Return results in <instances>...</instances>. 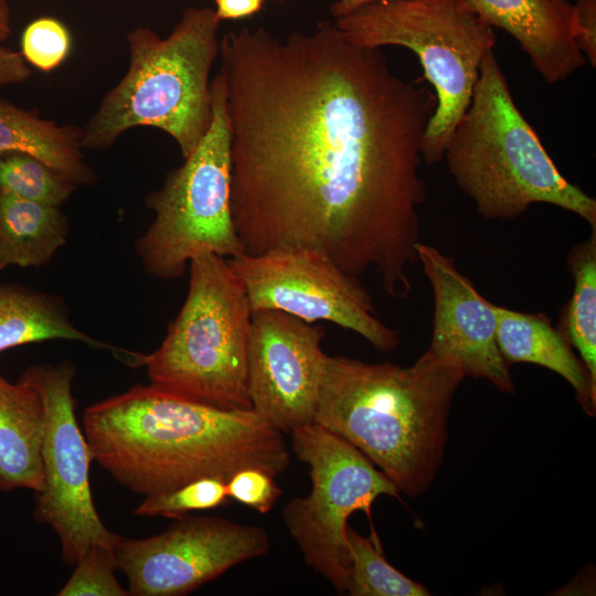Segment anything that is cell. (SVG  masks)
<instances>
[{
  "label": "cell",
  "mask_w": 596,
  "mask_h": 596,
  "mask_svg": "<svg viewBox=\"0 0 596 596\" xmlns=\"http://www.w3.org/2000/svg\"><path fill=\"white\" fill-rule=\"evenodd\" d=\"M231 128V206L247 254L307 247L374 272L404 299L426 199L422 146L436 98L329 20L280 39H220Z\"/></svg>",
  "instance_id": "obj_1"
},
{
  "label": "cell",
  "mask_w": 596,
  "mask_h": 596,
  "mask_svg": "<svg viewBox=\"0 0 596 596\" xmlns=\"http://www.w3.org/2000/svg\"><path fill=\"white\" fill-rule=\"evenodd\" d=\"M92 460L143 497L200 478L227 481L244 468L273 477L290 454L283 432L253 409H223L152 384L135 385L83 413Z\"/></svg>",
  "instance_id": "obj_2"
},
{
  "label": "cell",
  "mask_w": 596,
  "mask_h": 596,
  "mask_svg": "<svg viewBox=\"0 0 596 596\" xmlns=\"http://www.w3.org/2000/svg\"><path fill=\"white\" fill-rule=\"evenodd\" d=\"M465 377L428 350L406 368L327 355L313 423L356 447L400 492L418 497L441 466Z\"/></svg>",
  "instance_id": "obj_3"
},
{
  "label": "cell",
  "mask_w": 596,
  "mask_h": 596,
  "mask_svg": "<svg viewBox=\"0 0 596 596\" xmlns=\"http://www.w3.org/2000/svg\"><path fill=\"white\" fill-rule=\"evenodd\" d=\"M444 159L486 220L511 221L535 203L570 211L596 228V200L566 180L518 108L493 50L486 53L472 98Z\"/></svg>",
  "instance_id": "obj_4"
},
{
  "label": "cell",
  "mask_w": 596,
  "mask_h": 596,
  "mask_svg": "<svg viewBox=\"0 0 596 596\" xmlns=\"http://www.w3.org/2000/svg\"><path fill=\"white\" fill-rule=\"evenodd\" d=\"M221 22L214 9L188 8L167 38L131 30L128 71L82 128L83 149L106 150L125 131L147 126L167 132L188 158L212 121L210 73Z\"/></svg>",
  "instance_id": "obj_5"
},
{
  "label": "cell",
  "mask_w": 596,
  "mask_h": 596,
  "mask_svg": "<svg viewBox=\"0 0 596 596\" xmlns=\"http://www.w3.org/2000/svg\"><path fill=\"white\" fill-rule=\"evenodd\" d=\"M188 295L160 347L135 352L150 384L223 409H252L248 340L252 309L225 257L204 254L189 263Z\"/></svg>",
  "instance_id": "obj_6"
},
{
  "label": "cell",
  "mask_w": 596,
  "mask_h": 596,
  "mask_svg": "<svg viewBox=\"0 0 596 596\" xmlns=\"http://www.w3.org/2000/svg\"><path fill=\"white\" fill-rule=\"evenodd\" d=\"M333 23L358 46L395 45L417 55L436 98L423 139V161L435 164L443 160L447 142L470 105L481 62L496 45L493 29L464 0H379Z\"/></svg>",
  "instance_id": "obj_7"
},
{
  "label": "cell",
  "mask_w": 596,
  "mask_h": 596,
  "mask_svg": "<svg viewBox=\"0 0 596 596\" xmlns=\"http://www.w3.org/2000/svg\"><path fill=\"white\" fill-rule=\"evenodd\" d=\"M210 91L209 130L146 199L155 220L137 240L136 251L146 272L160 279L180 277L200 255L231 258L246 253L232 215L231 128L221 73L211 81Z\"/></svg>",
  "instance_id": "obj_8"
},
{
  "label": "cell",
  "mask_w": 596,
  "mask_h": 596,
  "mask_svg": "<svg viewBox=\"0 0 596 596\" xmlns=\"http://www.w3.org/2000/svg\"><path fill=\"white\" fill-rule=\"evenodd\" d=\"M299 460L310 467L311 491L289 500L284 523L307 566L323 576L339 593L350 584L349 517L371 507L380 496L398 498L400 490L356 447L316 424L290 433Z\"/></svg>",
  "instance_id": "obj_9"
},
{
  "label": "cell",
  "mask_w": 596,
  "mask_h": 596,
  "mask_svg": "<svg viewBox=\"0 0 596 596\" xmlns=\"http://www.w3.org/2000/svg\"><path fill=\"white\" fill-rule=\"evenodd\" d=\"M75 366L70 361L29 366L20 380L40 394L44 407L42 465L44 483L35 493L34 519L61 542L62 561L74 566L92 546L114 551L120 535L105 526L89 485L92 456L75 413Z\"/></svg>",
  "instance_id": "obj_10"
},
{
  "label": "cell",
  "mask_w": 596,
  "mask_h": 596,
  "mask_svg": "<svg viewBox=\"0 0 596 596\" xmlns=\"http://www.w3.org/2000/svg\"><path fill=\"white\" fill-rule=\"evenodd\" d=\"M252 311L274 309L307 322L326 320L354 331L383 353L400 344L398 332L375 315L373 298L358 277L307 247H275L226 258Z\"/></svg>",
  "instance_id": "obj_11"
},
{
  "label": "cell",
  "mask_w": 596,
  "mask_h": 596,
  "mask_svg": "<svg viewBox=\"0 0 596 596\" xmlns=\"http://www.w3.org/2000/svg\"><path fill=\"white\" fill-rule=\"evenodd\" d=\"M269 550L270 539L262 526L185 515L152 536H120L114 555L129 595L184 596Z\"/></svg>",
  "instance_id": "obj_12"
},
{
  "label": "cell",
  "mask_w": 596,
  "mask_h": 596,
  "mask_svg": "<svg viewBox=\"0 0 596 596\" xmlns=\"http://www.w3.org/2000/svg\"><path fill=\"white\" fill-rule=\"evenodd\" d=\"M322 326L284 311H252L248 393L252 409L290 433L313 423L327 354Z\"/></svg>",
  "instance_id": "obj_13"
},
{
  "label": "cell",
  "mask_w": 596,
  "mask_h": 596,
  "mask_svg": "<svg viewBox=\"0 0 596 596\" xmlns=\"http://www.w3.org/2000/svg\"><path fill=\"white\" fill-rule=\"evenodd\" d=\"M416 255L434 295L428 351L459 366L465 376L488 380L499 391L513 394V377L497 342L493 304L459 272L453 257L421 242Z\"/></svg>",
  "instance_id": "obj_14"
},
{
  "label": "cell",
  "mask_w": 596,
  "mask_h": 596,
  "mask_svg": "<svg viewBox=\"0 0 596 596\" xmlns=\"http://www.w3.org/2000/svg\"><path fill=\"white\" fill-rule=\"evenodd\" d=\"M491 29L508 32L547 84L565 81L586 60L573 35L570 0H464Z\"/></svg>",
  "instance_id": "obj_15"
},
{
  "label": "cell",
  "mask_w": 596,
  "mask_h": 596,
  "mask_svg": "<svg viewBox=\"0 0 596 596\" xmlns=\"http://www.w3.org/2000/svg\"><path fill=\"white\" fill-rule=\"evenodd\" d=\"M499 350L511 363H532L546 368L570 383L576 400L589 416L596 413V389L573 352V348L550 319L541 313H525L493 305Z\"/></svg>",
  "instance_id": "obj_16"
},
{
  "label": "cell",
  "mask_w": 596,
  "mask_h": 596,
  "mask_svg": "<svg viewBox=\"0 0 596 596\" xmlns=\"http://www.w3.org/2000/svg\"><path fill=\"white\" fill-rule=\"evenodd\" d=\"M43 402L35 389L0 373V492L28 489L40 492Z\"/></svg>",
  "instance_id": "obj_17"
},
{
  "label": "cell",
  "mask_w": 596,
  "mask_h": 596,
  "mask_svg": "<svg viewBox=\"0 0 596 596\" xmlns=\"http://www.w3.org/2000/svg\"><path fill=\"white\" fill-rule=\"evenodd\" d=\"M82 149V128L58 125L0 98V152L32 155L78 185L92 184L96 175Z\"/></svg>",
  "instance_id": "obj_18"
},
{
  "label": "cell",
  "mask_w": 596,
  "mask_h": 596,
  "mask_svg": "<svg viewBox=\"0 0 596 596\" xmlns=\"http://www.w3.org/2000/svg\"><path fill=\"white\" fill-rule=\"evenodd\" d=\"M72 340L130 356L132 352L92 338L70 321L57 297L15 285H0V353L47 340Z\"/></svg>",
  "instance_id": "obj_19"
},
{
  "label": "cell",
  "mask_w": 596,
  "mask_h": 596,
  "mask_svg": "<svg viewBox=\"0 0 596 596\" xmlns=\"http://www.w3.org/2000/svg\"><path fill=\"white\" fill-rule=\"evenodd\" d=\"M67 236L60 206L0 194V269L46 265Z\"/></svg>",
  "instance_id": "obj_20"
},
{
  "label": "cell",
  "mask_w": 596,
  "mask_h": 596,
  "mask_svg": "<svg viewBox=\"0 0 596 596\" xmlns=\"http://www.w3.org/2000/svg\"><path fill=\"white\" fill-rule=\"evenodd\" d=\"M574 288L564 306L560 331L579 354L593 387L596 389V228L567 255Z\"/></svg>",
  "instance_id": "obj_21"
},
{
  "label": "cell",
  "mask_w": 596,
  "mask_h": 596,
  "mask_svg": "<svg viewBox=\"0 0 596 596\" xmlns=\"http://www.w3.org/2000/svg\"><path fill=\"white\" fill-rule=\"evenodd\" d=\"M351 555V596H428L429 590L392 566L384 557L376 534L364 538L348 525Z\"/></svg>",
  "instance_id": "obj_22"
},
{
  "label": "cell",
  "mask_w": 596,
  "mask_h": 596,
  "mask_svg": "<svg viewBox=\"0 0 596 596\" xmlns=\"http://www.w3.org/2000/svg\"><path fill=\"white\" fill-rule=\"evenodd\" d=\"M78 184L36 157L0 152V194L61 206Z\"/></svg>",
  "instance_id": "obj_23"
},
{
  "label": "cell",
  "mask_w": 596,
  "mask_h": 596,
  "mask_svg": "<svg viewBox=\"0 0 596 596\" xmlns=\"http://www.w3.org/2000/svg\"><path fill=\"white\" fill-rule=\"evenodd\" d=\"M226 482L217 478H200L174 490L145 497L134 513L140 517L181 519L189 512L210 510L228 501Z\"/></svg>",
  "instance_id": "obj_24"
},
{
  "label": "cell",
  "mask_w": 596,
  "mask_h": 596,
  "mask_svg": "<svg viewBox=\"0 0 596 596\" xmlns=\"http://www.w3.org/2000/svg\"><path fill=\"white\" fill-rule=\"evenodd\" d=\"M68 581L58 596H128L129 592L118 582L114 551L92 545L74 565Z\"/></svg>",
  "instance_id": "obj_25"
},
{
  "label": "cell",
  "mask_w": 596,
  "mask_h": 596,
  "mask_svg": "<svg viewBox=\"0 0 596 596\" xmlns=\"http://www.w3.org/2000/svg\"><path fill=\"white\" fill-rule=\"evenodd\" d=\"M21 47L26 63L49 73L67 58L72 49V36L60 20L42 17L30 22L24 29Z\"/></svg>",
  "instance_id": "obj_26"
},
{
  "label": "cell",
  "mask_w": 596,
  "mask_h": 596,
  "mask_svg": "<svg viewBox=\"0 0 596 596\" xmlns=\"http://www.w3.org/2000/svg\"><path fill=\"white\" fill-rule=\"evenodd\" d=\"M274 478L258 468L241 469L226 481L227 496L258 513H268L283 494Z\"/></svg>",
  "instance_id": "obj_27"
},
{
  "label": "cell",
  "mask_w": 596,
  "mask_h": 596,
  "mask_svg": "<svg viewBox=\"0 0 596 596\" xmlns=\"http://www.w3.org/2000/svg\"><path fill=\"white\" fill-rule=\"evenodd\" d=\"M574 41L585 60L596 66V0H576L573 3Z\"/></svg>",
  "instance_id": "obj_28"
},
{
  "label": "cell",
  "mask_w": 596,
  "mask_h": 596,
  "mask_svg": "<svg viewBox=\"0 0 596 596\" xmlns=\"http://www.w3.org/2000/svg\"><path fill=\"white\" fill-rule=\"evenodd\" d=\"M2 42L0 40V87L28 81L31 68L22 53L3 46Z\"/></svg>",
  "instance_id": "obj_29"
},
{
  "label": "cell",
  "mask_w": 596,
  "mask_h": 596,
  "mask_svg": "<svg viewBox=\"0 0 596 596\" xmlns=\"http://www.w3.org/2000/svg\"><path fill=\"white\" fill-rule=\"evenodd\" d=\"M267 0H214L215 12L221 21L252 17L264 8Z\"/></svg>",
  "instance_id": "obj_30"
},
{
  "label": "cell",
  "mask_w": 596,
  "mask_h": 596,
  "mask_svg": "<svg viewBox=\"0 0 596 596\" xmlns=\"http://www.w3.org/2000/svg\"><path fill=\"white\" fill-rule=\"evenodd\" d=\"M274 1H289V0H274ZM379 0H337L330 7V12L334 19L344 17L355 11L356 9L368 3Z\"/></svg>",
  "instance_id": "obj_31"
},
{
  "label": "cell",
  "mask_w": 596,
  "mask_h": 596,
  "mask_svg": "<svg viewBox=\"0 0 596 596\" xmlns=\"http://www.w3.org/2000/svg\"><path fill=\"white\" fill-rule=\"evenodd\" d=\"M11 34V10L6 0H0V40L4 41Z\"/></svg>",
  "instance_id": "obj_32"
}]
</instances>
